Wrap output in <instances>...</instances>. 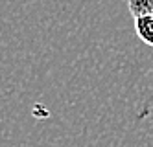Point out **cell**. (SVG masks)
<instances>
[{
    "label": "cell",
    "mask_w": 153,
    "mask_h": 147,
    "mask_svg": "<svg viewBox=\"0 0 153 147\" xmlns=\"http://www.w3.org/2000/svg\"><path fill=\"white\" fill-rule=\"evenodd\" d=\"M135 33L144 44L153 48V15L135 17Z\"/></svg>",
    "instance_id": "6da1fadb"
},
{
    "label": "cell",
    "mask_w": 153,
    "mask_h": 147,
    "mask_svg": "<svg viewBox=\"0 0 153 147\" xmlns=\"http://www.w3.org/2000/svg\"><path fill=\"white\" fill-rule=\"evenodd\" d=\"M127 9L135 17L153 15V0H127Z\"/></svg>",
    "instance_id": "7a4b0ae2"
}]
</instances>
